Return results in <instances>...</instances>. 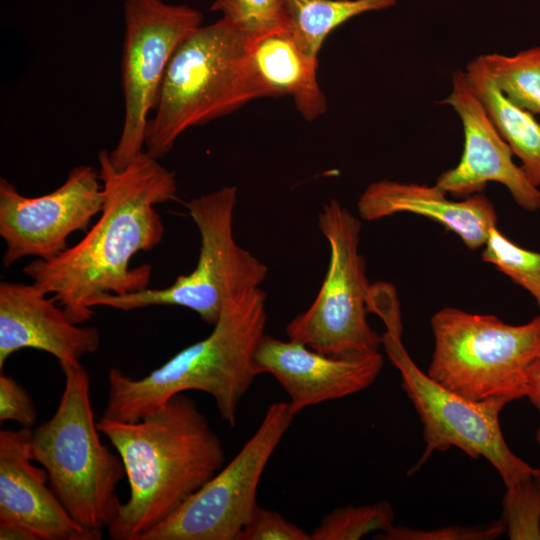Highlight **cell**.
<instances>
[{"instance_id": "cell-16", "label": "cell", "mask_w": 540, "mask_h": 540, "mask_svg": "<svg viewBox=\"0 0 540 540\" xmlns=\"http://www.w3.org/2000/svg\"><path fill=\"white\" fill-rule=\"evenodd\" d=\"M32 429L0 431V522L28 528L37 540H99L102 531L79 525L30 454Z\"/></svg>"}, {"instance_id": "cell-17", "label": "cell", "mask_w": 540, "mask_h": 540, "mask_svg": "<svg viewBox=\"0 0 540 540\" xmlns=\"http://www.w3.org/2000/svg\"><path fill=\"white\" fill-rule=\"evenodd\" d=\"M357 209L365 221H377L398 213L428 217L457 234L469 249L484 246L497 223L493 203L481 193L454 201L436 184L428 186L387 179L371 183L361 194Z\"/></svg>"}, {"instance_id": "cell-32", "label": "cell", "mask_w": 540, "mask_h": 540, "mask_svg": "<svg viewBox=\"0 0 540 540\" xmlns=\"http://www.w3.org/2000/svg\"><path fill=\"white\" fill-rule=\"evenodd\" d=\"M536 442L540 446V426L536 431Z\"/></svg>"}, {"instance_id": "cell-6", "label": "cell", "mask_w": 540, "mask_h": 540, "mask_svg": "<svg viewBox=\"0 0 540 540\" xmlns=\"http://www.w3.org/2000/svg\"><path fill=\"white\" fill-rule=\"evenodd\" d=\"M427 374L472 400L525 397L528 367L540 353V314L522 325L446 307L431 318Z\"/></svg>"}, {"instance_id": "cell-5", "label": "cell", "mask_w": 540, "mask_h": 540, "mask_svg": "<svg viewBox=\"0 0 540 540\" xmlns=\"http://www.w3.org/2000/svg\"><path fill=\"white\" fill-rule=\"evenodd\" d=\"M63 373L56 411L32 430L30 454L70 516L85 529L102 531L119 513L117 486L126 472L118 453L101 442L88 372L80 365Z\"/></svg>"}, {"instance_id": "cell-28", "label": "cell", "mask_w": 540, "mask_h": 540, "mask_svg": "<svg viewBox=\"0 0 540 540\" xmlns=\"http://www.w3.org/2000/svg\"><path fill=\"white\" fill-rule=\"evenodd\" d=\"M12 420L23 428L32 429L37 410L25 388L13 377L0 374V421Z\"/></svg>"}, {"instance_id": "cell-3", "label": "cell", "mask_w": 540, "mask_h": 540, "mask_svg": "<svg viewBox=\"0 0 540 540\" xmlns=\"http://www.w3.org/2000/svg\"><path fill=\"white\" fill-rule=\"evenodd\" d=\"M265 305L266 293L260 287L233 294L206 338L180 350L146 376L135 379L111 368L102 416L137 421L174 395L196 390L209 394L220 417L234 426L239 403L260 374L254 355L265 335Z\"/></svg>"}, {"instance_id": "cell-31", "label": "cell", "mask_w": 540, "mask_h": 540, "mask_svg": "<svg viewBox=\"0 0 540 540\" xmlns=\"http://www.w3.org/2000/svg\"><path fill=\"white\" fill-rule=\"evenodd\" d=\"M534 481L540 491V468H536L534 474H533Z\"/></svg>"}, {"instance_id": "cell-13", "label": "cell", "mask_w": 540, "mask_h": 540, "mask_svg": "<svg viewBox=\"0 0 540 540\" xmlns=\"http://www.w3.org/2000/svg\"><path fill=\"white\" fill-rule=\"evenodd\" d=\"M458 114L464 147L458 164L444 171L436 185L447 194L468 197L481 193L489 182L504 185L519 207L540 209V189L513 160V152L500 135L464 70L452 75L450 94L441 101Z\"/></svg>"}, {"instance_id": "cell-30", "label": "cell", "mask_w": 540, "mask_h": 540, "mask_svg": "<svg viewBox=\"0 0 540 540\" xmlns=\"http://www.w3.org/2000/svg\"><path fill=\"white\" fill-rule=\"evenodd\" d=\"M0 540H37V537L23 525L0 522Z\"/></svg>"}, {"instance_id": "cell-29", "label": "cell", "mask_w": 540, "mask_h": 540, "mask_svg": "<svg viewBox=\"0 0 540 540\" xmlns=\"http://www.w3.org/2000/svg\"><path fill=\"white\" fill-rule=\"evenodd\" d=\"M525 397L540 411V353L528 367Z\"/></svg>"}, {"instance_id": "cell-9", "label": "cell", "mask_w": 540, "mask_h": 540, "mask_svg": "<svg viewBox=\"0 0 540 540\" xmlns=\"http://www.w3.org/2000/svg\"><path fill=\"white\" fill-rule=\"evenodd\" d=\"M318 227L329 244L327 272L311 306L286 325L287 338L326 355L376 351L382 336L366 317L370 285L359 252L361 222L331 199L318 213Z\"/></svg>"}, {"instance_id": "cell-22", "label": "cell", "mask_w": 540, "mask_h": 540, "mask_svg": "<svg viewBox=\"0 0 540 540\" xmlns=\"http://www.w3.org/2000/svg\"><path fill=\"white\" fill-rule=\"evenodd\" d=\"M394 511L388 501L362 506L347 505L326 514L311 533V540H358L393 525Z\"/></svg>"}, {"instance_id": "cell-25", "label": "cell", "mask_w": 540, "mask_h": 540, "mask_svg": "<svg viewBox=\"0 0 540 540\" xmlns=\"http://www.w3.org/2000/svg\"><path fill=\"white\" fill-rule=\"evenodd\" d=\"M502 503L509 539L540 540V491L533 477L506 489Z\"/></svg>"}, {"instance_id": "cell-15", "label": "cell", "mask_w": 540, "mask_h": 540, "mask_svg": "<svg viewBox=\"0 0 540 540\" xmlns=\"http://www.w3.org/2000/svg\"><path fill=\"white\" fill-rule=\"evenodd\" d=\"M32 284L0 283V370L15 352L33 348L54 356L62 371L81 365V358L96 352V327L72 322L63 308Z\"/></svg>"}, {"instance_id": "cell-21", "label": "cell", "mask_w": 540, "mask_h": 540, "mask_svg": "<svg viewBox=\"0 0 540 540\" xmlns=\"http://www.w3.org/2000/svg\"><path fill=\"white\" fill-rule=\"evenodd\" d=\"M492 80L515 106L540 114V46L507 56H480Z\"/></svg>"}, {"instance_id": "cell-8", "label": "cell", "mask_w": 540, "mask_h": 540, "mask_svg": "<svg viewBox=\"0 0 540 540\" xmlns=\"http://www.w3.org/2000/svg\"><path fill=\"white\" fill-rule=\"evenodd\" d=\"M382 345L400 372L402 388L423 425L425 450L409 473L418 471L435 451L454 446L471 458L486 459L506 489L533 477L536 468L509 448L500 427L499 415L509 400H472L442 386L416 365L401 341V333L386 330Z\"/></svg>"}, {"instance_id": "cell-24", "label": "cell", "mask_w": 540, "mask_h": 540, "mask_svg": "<svg viewBox=\"0 0 540 540\" xmlns=\"http://www.w3.org/2000/svg\"><path fill=\"white\" fill-rule=\"evenodd\" d=\"M210 10L248 38L290 25L285 0H215Z\"/></svg>"}, {"instance_id": "cell-23", "label": "cell", "mask_w": 540, "mask_h": 540, "mask_svg": "<svg viewBox=\"0 0 540 540\" xmlns=\"http://www.w3.org/2000/svg\"><path fill=\"white\" fill-rule=\"evenodd\" d=\"M482 258L529 292L540 309V252L515 244L495 226L489 232Z\"/></svg>"}, {"instance_id": "cell-2", "label": "cell", "mask_w": 540, "mask_h": 540, "mask_svg": "<svg viewBox=\"0 0 540 540\" xmlns=\"http://www.w3.org/2000/svg\"><path fill=\"white\" fill-rule=\"evenodd\" d=\"M97 427L120 456L130 488L107 527L113 540H142L225 463L220 438L185 393L137 421L102 416Z\"/></svg>"}, {"instance_id": "cell-19", "label": "cell", "mask_w": 540, "mask_h": 540, "mask_svg": "<svg viewBox=\"0 0 540 540\" xmlns=\"http://www.w3.org/2000/svg\"><path fill=\"white\" fill-rule=\"evenodd\" d=\"M500 135L521 161L528 180L540 187V123L534 114L512 104L497 88L481 57L465 70Z\"/></svg>"}, {"instance_id": "cell-4", "label": "cell", "mask_w": 540, "mask_h": 540, "mask_svg": "<svg viewBox=\"0 0 540 540\" xmlns=\"http://www.w3.org/2000/svg\"><path fill=\"white\" fill-rule=\"evenodd\" d=\"M248 37L221 18L200 26L176 50L149 119L145 151L159 159L186 130L260 98Z\"/></svg>"}, {"instance_id": "cell-1", "label": "cell", "mask_w": 540, "mask_h": 540, "mask_svg": "<svg viewBox=\"0 0 540 540\" xmlns=\"http://www.w3.org/2000/svg\"><path fill=\"white\" fill-rule=\"evenodd\" d=\"M98 163L105 200L97 222L57 256L36 258L23 268L76 324L94 315L90 306L94 299L148 288L151 266L129 264L135 254L162 241L165 227L155 206L173 200L177 192L175 172L146 151L116 169L104 149L98 153Z\"/></svg>"}, {"instance_id": "cell-26", "label": "cell", "mask_w": 540, "mask_h": 540, "mask_svg": "<svg viewBox=\"0 0 540 540\" xmlns=\"http://www.w3.org/2000/svg\"><path fill=\"white\" fill-rule=\"evenodd\" d=\"M506 532L503 518L472 526H447L441 528L419 529L404 526H390L378 532L374 539L379 540H493Z\"/></svg>"}, {"instance_id": "cell-18", "label": "cell", "mask_w": 540, "mask_h": 540, "mask_svg": "<svg viewBox=\"0 0 540 540\" xmlns=\"http://www.w3.org/2000/svg\"><path fill=\"white\" fill-rule=\"evenodd\" d=\"M250 70L262 97L288 95L301 116L312 121L326 112L318 57L302 46L291 26L248 39Z\"/></svg>"}, {"instance_id": "cell-12", "label": "cell", "mask_w": 540, "mask_h": 540, "mask_svg": "<svg viewBox=\"0 0 540 540\" xmlns=\"http://www.w3.org/2000/svg\"><path fill=\"white\" fill-rule=\"evenodd\" d=\"M105 192L99 171L90 165L71 169L50 193L28 197L0 178V236L6 244L2 262L9 267L24 257L49 260L67 246L68 237L86 230L102 211Z\"/></svg>"}, {"instance_id": "cell-14", "label": "cell", "mask_w": 540, "mask_h": 540, "mask_svg": "<svg viewBox=\"0 0 540 540\" xmlns=\"http://www.w3.org/2000/svg\"><path fill=\"white\" fill-rule=\"evenodd\" d=\"M260 374H271L287 392L296 415L316 404L340 399L369 387L383 367L376 351L326 355L292 340L264 335L254 355Z\"/></svg>"}, {"instance_id": "cell-10", "label": "cell", "mask_w": 540, "mask_h": 540, "mask_svg": "<svg viewBox=\"0 0 540 540\" xmlns=\"http://www.w3.org/2000/svg\"><path fill=\"white\" fill-rule=\"evenodd\" d=\"M122 52L124 119L112 164L123 169L145 147L153 112L168 65L179 46L202 23V14L162 0H125Z\"/></svg>"}, {"instance_id": "cell-20", "label": "cell", "mask_w": 540, "mask_h": 540, "mask_svg": "<svg viewBox=\"0 0 540 540\" xmlns=\"http://www.w3.org/2000/svg\"><path fill=\"white\" fill-rule=\"evenodd\" d=\"M397 0H285L290 26L304 49L318 57L327 36L360 14L388 9Z\"/></svg>"}, {"instance_id": "cell-27", "label": "cell", "mask_w": 540, "mask_h": 540, "mask_svg": "<svg viewBox=\"0 0 540 540\" xmlns=\"http://www.w3.org/2000/svg\"><path fill=\"white\" fill-rule=\"evenodd\" d=\"M238 540H311V533L291 523L280 513L257 505Z\"/></svg>"}, {"instance_id": "cell-11", "label": "cell", "mask_w": 540, "mask_h": 540, "mask_svg": "<svg viewBox=\"0 0 540 540\" xmlns=\"http://www.w3.org/2000/svg\"><path fill=\"white\" fill-rule=\"evenodd\" d=\"M294 416L288 402L270 404L234 458L142 540H238L257 507L263 471Z\"/></svg>"}, {"instance_id": "cell-7", "label": "cell", "mask_w": 540, "mask_h": 540, "mask_svg": "<svg viewBox=\"0 0 540 540\" xmlns=\"http://www.w3.org/2000/svg\"><path fill=\"white\" fill-rule=\"evenodd\" d=\"M237 187L224 186L191 199L187 210L200 234V249L195 268L180 275L168 287L94 299L91 307L131 311L150 306H180L192 310L209 325H214L228 297L258 288L268 268L248 250L237 244L233 235V215Z\"/></svg>"}]
</instances>
